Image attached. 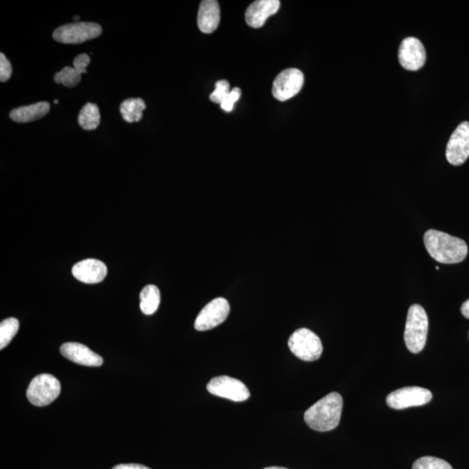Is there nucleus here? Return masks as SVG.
<instances>
[{"label": "nucleus", "mask_w": 469, "mask_h": 469, "mask_svg": "<svg viewBox=\"0 0 469 469\" xmlns=\"http://www.w3.org/2000/svg\"><path fill=\"white\" fill-rule=\"evenodd\" d=\"M13 68L5 54L0 53V81L6 82L12 77Z\"/></svg>", "instance_id": "a878e982"}, {"label": "nucleus", "mask_w": 469, "mask_h": 469, "mask_svg": "<svg viewBox=\"0 0 469 469\" xmlns=\"http://www.w3.org/2000/svg\"><path fill=\"white\" fill-rule=\"evenodd\" d=\"M60 392L61 384L56 377L50 374H41L32 380L27 397L32 404L45 407L56 400Z\"/></svg>", "instance_id": "20e7f679"}, {"label": "nucleus", "mask_w": 469, "mask_h": 469, "mask_svg": "<svg viewBox=\"0 0 469 469\" xmlns=\"http://www.w3.org/2000/svg\"><path fill=\"white\" fill-rule=\"evenodd\" d=\"M91 62L90 57L87 54H80L73 60V68H75L80 74L87 72V67Z\"/></svg>", "instance_id": "bb28decb"}, {"label": "nucleus", "mask_w": 469, "mask_h": 469, "mask_svg": "<svg viewBox=\"0 0 469 469\" xmlns=\"http://www.w3.org/2000/svg\"><path fill=\"white\" fill-rule=\"evenodd\" d=\"M230 93V84L227 80H219L216 83V90L211 94L210 100L216 104L221 105Z\"/></svg>", "instance_id": "b1692460"}, {"label": "nucleus", "mask_w": 469, "mask_h": 469, "mask_svg": "<svg viewBox=\"0 0 469 469\" xmlns=\"http://www.w3.org/2000/svg\"><path fill=\"white\" fill-rule=\"evenodd\" d=\"M145 108V103L141 98H129L121 104L120 112L126 122L134 123L142 119Z\"/></svg>", "instance_id": "6ab92c4d"}, {"label": "nucleus", "mask_w": 469, "mask_h": 469, "mask_svg": "<svg viewBox=\"0 0 469 469\" xmlns=\"http://www.w3.org/2000/svg\"><path fill=\"white\" fill-rule=\"evenodd\" d=\"M55 82L67 87H74L81 81V74L73 67H65L54 76Z\"/></svg>", "instance_id": "4be33fe9"}, {"label": "nucleus", "mask_w": 469, "mask_h": 469, "mask_svg": "<svg viewBox=\"0 0 469 469\" xmlns=\"http://www.w3.org/2000/svg\"><path fill=\"white\" fill-rule=\"evenodd\" d=\"M431 399L432 393L427 388L406 387L392 392L388 395L386 402L391 409L400 410L427 404Z\"/></svg>", "instance_id": "6e6552de"}, {"label": "nucleus", "mask_w": 469, "mask_h": 469, "mask_svg": "<svg viewBox=\"0 0 469 469\" xmlns=\"http://www.w3.org/2000/svg\"><path fill=\"white\" fill-rule=\"evenodd\" d=\"M263 469H288L285 468H280V467H269V468H265Z\"/></svg>", "instance_id": "c756f323"}, {"label": "nucleus", "mask_w": 469, "mask_h": 469, "mask_svg": "<svg viewBox=\"0 0 469 469\" xmlns=\"http://www.w3.org/2000/svg\"><path fill=\"white\" fill-rule=\"evenodd\" d=\"M100 112L96 104L87 103L79 115V126L86 131L96 130L100 124Z\"/></svg>", "instance_id": "aec40b11"}, {"label": "nucleus", "mask_w": 469, "mask_h": 469, "mask_svg": "<svg viewBox=\"0 0 469 469\" xmlns=\"http://www.w3.org/2000/svg\"><path fill=\"white\" fill-rule=\"evenodd\" d=\"M242 91L239 88H234L233 90L230 91L229 96L226 98V100L222 103L220 106H221L222 110L226 112H230L233 111L234 103L238 101L241 97Z\"/></svg>", "instance_id": "393cba45"}, {"label": "nucleus", "mask_w": 469, "mask_h": 469, "mask_svg": "<svg viewBox=\"0 0 469 469\" xmlns=\"http://www.w3.org/2000/svg\"><path fill=\"white\" fill-rule=\"evenodd\" d=\"M288 344L292 353L305 362L318 360L324 350L320 338L305 328L299 329L293 333L289 337Z\"/></svg>", "instance_id": "39448f33"}, {"label": "nucleus", "mask_w": 469, "mask_h": 469, "mask_svg": "<svg viewBox=\"0 0 469 469\" xmlns=\"http://www.w3.org/2000/svg\"><path fill=\"white\" fill-rule=\"evenodd\" d=\"M303 73L296 68L286 69L274 80L272 93L276 100L286 101L295 97L302 90Z\"/></svg>", "instance_id": "9d476101"}, {"label": "nucleus", "mask_w": 469, "mask_h": 469, "mask_svg": "<svg viewBox=\"0 0 469 469\" xmlns=\"http://www.w3.org/2000/svg\"><path fill=\"white\" fill-rule=\"evenodd\" d=\"M20 329L18 319L10 317L1 322L0 324V349L3 350L12 342Z\"/></svg>", "instance_id": "412c9836"}, {"label": "nucleus", "mask_w": 469, "mask_h": 469, "mask_svg": "<svg viewBox=\"0 0 469 469\" xmlns=\"http://www.w3.org/2000/svg\"><path fill=\"white\" fill-rule=\"evenodd\" d=\"M412 469H454L446 461L433 456H424L416 460Z\"/></svg>", "instance_id": "5701e85b"}, {"label": "nucleus", "mask_w": 469, "mask_h": 469, "mask_svg": "<svg viewBox=\"0 0 469 469\" xmlns=\"http://www.w3.org/2000/svg\"><path fill=\"white\" fill-rule=\"evenodd\" d=\"M423 239L428 254L435 261L454 265L467 258V244L460 238L439 230H430L424 234Z\"/></svg>", "instance_id": "f257e3e1"}, {"label": "nucleus", "mask_w": 469, "mask_h": 469, "mask_svg": "<svg viewBox=\"0 0 469 469\" xmlns=\"http://www.w3.org/2000/svg\"><path fill=\"white\" fill-rule=\"evenodd\" d=\"M50 108L48 102H39L34 105L21 106V107L13 110L10 112V117L17 123L32 122V121L42 119L48 114Z\"/></svg>", "instance_id": "f3484780"}, {"label": "nucleus", "mask_w": 469, "mask_h": 469, "mask_svg": "<svg viewBox=\"0 0 469 469\" xmlns=\"http://www.w3.org/2000/svg\"><path fill=\"white\" fill-rule=\"evenodd\" d=\"M428 332V317L426 311L419 304L409 308L404 331L407 348L413 354L424 349Z\"/></svg>", "instance_id": "7ed1b4c3"}, {"label": "nucleus", "mask_w": 469, "mask_h": 469, "mask_svg": "<svg viewBox=\"0 0 469 469\" xmlns=\"http://www.w3.org/2000/svg\"><path fill=\"white\" fill-rule=\"evenodd\" d=\"M230 307L225 298L212 300L201 310L197 316L194 327L199 331H206L218 327L228 317Z\"/></svg>", "instance_id": "1a4fd4ad"}, {"label": "nucleus", "mask_w": 469, "mask_h": 469, "mask_svg": "<svg viewBox=\"0 0 469 469\" xmlns=\"http://www.w3.org/2000/svg\"><path fill=\"white\" fill-rule=\"evenodd\" d=\"M102 27L91 22H76L58 27L53 32V39L62 44H81L98 38L102 34Z\"/></svg>", "instance_id": "423d86ee"}, {"label": "nucleus", "mask_w": 469, "mask_h": 469, "mask_svg": "<svg viewBox=\"0 0 469 469\" xmlns=\"http://www.w3.org/2000/svg\"><path fill=\"white\" fill-rule=\"evenodd\" d=\"M220 23V7L216 0H204L201 2L197 25L202 32L210 34L217 30Z\"/></svg>", "instance_id": "dca6fc26"}, {"label": "nucleus", "mask_w": 469, "mask_h": 469, "mask_svg": "<svg viewBox=\"0 0 469 469\" xmlns=\"http://www.w3.org/2000/svg\"><path fill=\"white\" fill-rule=\"evenodd\" d=\"M54 104H56V105L58 104V101L57 100H54Z\"/></svg>", "instance_id": "2f4dec72"}, {"label": "nucleus", "mask_w": 469, "mask_h": 469, "mask_svg": "<svg viewBox=\"0 0 469 469\" xmlns=\"http://www.w3.org/2000/svg\"><path fill=\"white\" fill-rule=\"evenodd\" d=\"M398 58L403 68L412 72L418 71L426 62V50L418 39L410 37L402 40Z\"/></svg>", "instance_id": "f8f14e48"}, {"label": "nucleus", "mask_w": 469, "mask_h": 469, "mask_svg": "<svg viewBox=\"0 0 469 469\" xmlns=\"http://www.w3.org/2000/svg\"><path fill=\"white\" fill-rule=\"evenodd\" d=\"M140 309L145 315H152L159 309L160 291L155 285H147L140 293Z\"/></svg>", "instance_id": "a211bd4d"}, {"label": "nucleus", "mask_w": 469, "mask_h": 469, "mask_svg": "<svg viewBox=\"0 0 469 469\" xmlns=\"http://www.w3.org/2000/svg\"><path fill=\"white\" fill-rule=\"evenodd\" d=\"M461 312L464 317L469 319V299L461 306Z\"/></svg>", "instance_id": "c85d7f7f"}, {"label": "nucleus", "mask_w": 469, "mask_h": 469, "mask_svg": "<svg viewBox=\"0 0 469 469\" xmlns=\"http://www.w3.org/2000/svg\"><path fill=\"white\" fill-rule=\"evenodd\" d=\"M207 390L216 397L237 402L246 401L251 397L249 388L243 382L227 376L212 378L208 383Z\"/></svg>", "instance_id": "0eeeda50"}, {"label": "nucleus", "mask_w": 469, "mask_h": 469, "mask_svg": "<svg viewBox=\"0 0 469 469\" xmlns=\"http://www.w3.org/2000/svg\"><path fill=\"white\" fill-rule=\"evenodd\" d=\"M60 353L68 360L87 367H100L103 358L84 344L67 343L60 347Z\"/></svg>", "instance_id": "ddd939ff"}, {"label": "nucleus", "mask_w": 469, "mask_h": 469, "mask_svg": "<svg viewBox=\"0 0 469 469\" xmlns=\"http://www.w3.org/2000/svg\"><path fill=\"white\" fill-rule=\"evenodd\" d=\"M280 8L278 0H258L251 4L245 13L246 23L253 28H260L268 18L274 15Z\"/></svg>", "instance_id": "2eb2a0df"}, {"label": "nucleus", "mask_w": 469, "mask_h": 469, "mask_svg": "<svg viewBox=\"0 0 469 469\" xmlns=\"http://www.w3.org/2000/svg\"><path fill=\"white\" fill-rule=\"evenodd\" d=\"M112 469H151V468L144 466V465L141 464L131 463V464L117 465V466H115Z\"/></svg>", "instance_id": "cd10ccee"}, {"label": "nucleus", "mask_w": 469, "mask_h": 469, "mask_svg": "<svg viewBox=\"0 0 469 469\" xmlns=\"http://www.w3.org/2000/svg\"><path fill=\"white\" fill-rule=\"evenodd\" d=\"M343 406V397L333 392L311 406L304 414V421L314 430L331 431L339 425Z\"/></svg>", "instance_id": "f03ea898"}, {"label": "nucleus", "mask_w": 469, "mask_h": 469, "mask_svg": "<svg viewBox=\"0 0 469 469\" xmlns=\"http://www.w3.org/2000/svg\"><path fill=\"white\" fill-rule=\"evenodd\" d=\"M72 275L84 284H98L107 275V267L100 260L86 259L73 266Z\"/></svg>", "instance_id": "4468645a"}, {"label": "nucleus", "mask_w": 469, "mask_h": 469, "mask_svg": "<svg viewBox=\"0 0 469 469\" xmlns=\"http://www.w3.org/2000/svg\"><path fill=\"white\" fill-rule=\"evenodd\" d=\"M79 20V16H75V17H74V20L77 21V20Z\"/></svg>", "instance_id": "7c9ffc66"}, {"label": "nucleus", "mask_w": 469, "mask_h": 469, "mask_svg": "<svg viewBox=\"0 0 469 469\" xmlns=\"http://www.w3.org/2000/svg\"><path fill=\"white\" fill-rule=\"evenodd\" d=\"M446 157L453 166H461L469 157V123L463 122L449 138Z\"/></svg>", "instance_id": "9b49d317"}]
</instances>
